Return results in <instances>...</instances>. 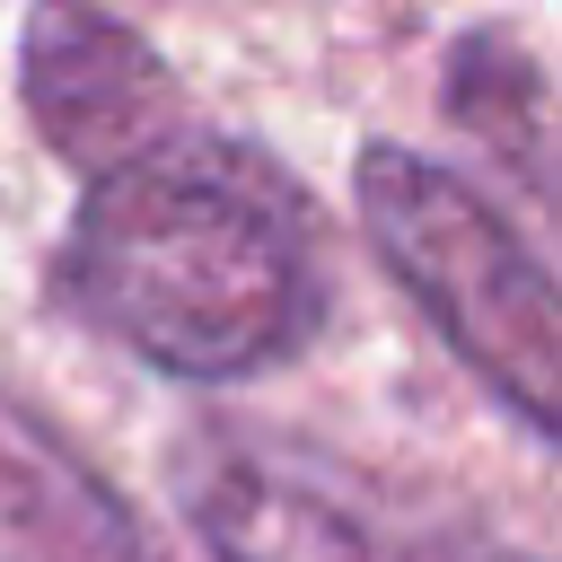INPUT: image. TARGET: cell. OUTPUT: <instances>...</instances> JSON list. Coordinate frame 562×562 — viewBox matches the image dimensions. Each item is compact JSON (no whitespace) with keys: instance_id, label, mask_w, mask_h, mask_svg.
Returning a JSON list of instances; mask_svg holds the SVG:
<instances>
[{"instance_id":"obj_1","label":"cell","mask_w":562,"mask_h":562,"mask_svg":"<svg viewBox=\"0 0 562 562\" xmlns=\"http://www.w3.org/2000/svg\"><path fill=\"white\" fill-rule=\"evenodd\" d=\"M53 307L184 386H228L299 360L325 334L334 281L299 176L237 132L176 123L88 176L53 246Z\"/></svg>"},{"instance_id":"obj_2","label":"cell","mask_w":562,"mask_h":562,"mask_svg":"<svg viewBox=\"0 0 562 562\" xmlns=\"http://www.w3.org/2000/svg\"><path fill=\"white\" fill-rule=\"evenodd\" d=\"M360 228L404 299L439 325V342L536 430H562V307L544 255L439 158L369 140L360 149Z\"/></svg>"},{"instance_id":"obj_3","label":"cell","mask_w":562,"mask_h":562,"mask_svg":"<svg viewBox=\"0 0 562 562\" xmlns=\"http://www.w3.org/2000/svg\"><path fill=\"white\" fill-rule=\"evenodd\" d=\"M176 492L220 562H536L474 527L386 518L351 492V474L255 439H202L176 465Z\"/></svg>"},{"instance_id":"obj_4","label":"cell","mask_w":562,"mask_h":562,"mask_svg":"<svg viewBox=\"0 0 562 562\" xmlns=\"http://www.w3.org/2000/svg\"><path fill=\"white\" fill-rule=\"evenodd\" d=\"M18 97L70 176H105V167L140 158L149 140H167L176 123H193L158 44L140 26H123L105 0H35L26 9Z\"/></svg>"},{"instance_id":"obj_5","label":"cell","mask_w":562,"mask_h":562,"mask_svg":"<svg viewBox=\"0 0 562 562\" xmlns=\"http://www.w3.org/2000/svg\"><path fill=\"white\" fill-rule=\"evenodd\" d=\"M0 562H149L123 492L18 386H0Z\"/></svg>"},{"instance_id":"obj_6","label":"cell","mask_w":562,"mask_h":562,"mask_svg":"<svg viewBox=\"0 0 562 562\" xmlns=\"http://www.w3.org/2000/svg\"><path fill=\"white\" fill-rule=\"evenodd\" d=\"M448 105L465 132L509 149L527 184H544V70H536V53H518V35L474 26L448 53Z\"/></svg>"}]
</instances>
